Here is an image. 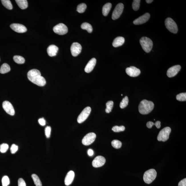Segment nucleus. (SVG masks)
<instances>
[{"mask_svg": "<svg viewBox=\"0 0 186 186\" xmlns=\"http://www.w3.org/2000/svg\"><path fill=\"white\" fill-rule=\"evenodd\" d=\"M27 77L30 81L37 86L43 87L46 84L45 79L41 76L40 71L38 70L33 69L29 71Z\"/></svg>", "mask_w": 186, "mask_h": 186, "instance_id": "nucleus-1", "label": "nucleus"}, {"mask_svg": "<svg viewBox=\"0 0 186 186\" xmlns=\"http://www.w3.org/2000/svg\"><path fill=\"white\" fill-rule=\"evenodd\" d=\"M154 107V104L152 101L143 100L139 104V112L142 114H147L151 112Z\"/></svg>", "mask_w": 186, "mask_h": 186, "instance_id": "nucleus-2", "label": "nucleus"}, {"mask_svg": "<svg viewBox=\"0 0 186 186\" xmlns=\"http://www.w3.org/2000/svg\"><path fill=\"white\" fill-rule=\"evenodd\" d=\"M140 42L143 49L145 52H150L153 45L151 40L147 37H143L140 39Z\"/></svg>", "mask_w": 186, "mask_h": 186, "instance_id": "nucleus-3", "label": "nucleus"}, {"mask_svg": "<svg viewBox=\"0 0 186 186\" xmlns=\"http://www.w3.org/2000/svg\"><path fill=\"white\" fill-rule=\"evenodd\" d=\"M157 173L154 169L146 171L143 175V180L146 183L150 184L155 180L157 177Z\"/></svg>", "mask_w": 186, "mask_h": 186, "instance_id": "nucleus-4", "label": "nucleus"}, {"mask_svg": "<svg viewBox=\"0 0 186 186\" xmlns=\"http://www.w3.org/2000/svg\"><path fill=\"white\" fill-rule=\"evenodd\" d=\"M171 131V130L169 127H166L162 129L159 132L158 135L157 136L158 141H162L163 142H165L168 140Z\"/></svg>", "mask_w": 186, "mask_h": 186, "instance_id": "nucleus-5", "label": "nucleus"}, {"mask_svg": "<svg viewBox=\"0 0 186 186\" xmlns=\"http://www.w3.org/2000/svg\"><path fill=\"white\" fill-rule=\"evenodd\" d=\"M166 28L171 33L177 34L178 31V27L177 24L172 18H167L165 21Z\"/></svg>", "mask_w": 186, "mask_h": 186, "instance_id": "nucleus-6", "label": "nucleus"}, {"mask_svg": "<svg viewBox=\"0 0 186 186\" xmlns=\"http://www.w3.org/2000/svg\"><path fill=\"white\" fill-rule=\"evenodd\" d=\"M91 108L87 107L84 108L79 114L77 119V122L79 124L82 123L87 119L91 112Z\"/></svg>", "mask_w": 186, "mask_h": 186, "instance_id": "nucleus-7", "label": "nucleus"}, {"mask_svg": "<svg viewBox=\"0 0 186 186\" xmlns=\"http://www.w3.org/2000/svg\"><path fill=\"white\" fill-rule=\"evenodd\" d=\"M96 135L93 132L90 133L86 135L82 140V142L84 145H89L94 142L96 139Z\"/></svg>", "mask_w": 186, "mask_h": 186, "instance_id": "nucleus-8", "label": "nucleus"}, {"mask_svg": "<svg viewBox=\"0 0 186 186\" xmlns=\"http://www.w3.org/2000/svg\"><path fill=\"white\" fill-rule=\"evenodd\" d=\"M53 31L56 34L62 35L67 34L68 29L66 25L62 23H60L54 27Z\"/></svg>", "mask_w": 186, "mask_h": 186, "instance_id": "nucleus-9", "label": "nucleus"}, {"mask_svg": "<svg viewBox=\"0 0 186 186\" xmlns=\"http://www.w3.org/2000/svg\"><path fill=\"white\" fill-rule=\"evenodd\" d=\"M124 9V5L122 3H119L116 7L112 13V18L113 20L118 19L122 15Z\"/></svg>", "mask_w": 186, "mask_h": 186, "instance_id": "nucleus-10", "label": "nucleus"}, {"mask_svg": "<svg viewBox=\"0 0 186 186\" xmlns=\"http://www.w3.org/2000/svg\"><path fill=\"white\" fill-rule=\"evenodd\" d=\"M82 50V46L78 43H73L71 45L70 50L71 54L74 57H76L80 54Z\"/></svg>", "mask_w": 186, "mask_h": 186, "instance_id": "nucleus-11", "label": "nucleus"}, {"mask_svg": "<svg viewBox=\"0 0 186 186\" xmlns=\"http://www.w3.org/2000/svg\"><path fill=\"white\" fill-rule=\"evenodd\" d=\"M3 107L7 113L11 116H14L15 111L14 107L11 102L7 101H4L3 103Z\"/></svg>", "mask_w": 186, "mask_h": 186, "instance_id": "nucleus-12", "label": "nucleus"}, {"mask_svg": "<svg viewBox=\"0 0 186 186\" xmlns=\"http://www.w3.org/2000/svg\"><path fill=\"white\" fill-rule=\"evenodd\" d=\"M106 159L101 156H98L95 157L92 162L93 167H99L103 166L105 163Z\"/></svg>", "mask_w": 186, "mask_h": 186, "instance_id": "nucleus-13", "label": "nucleus"}, {"mask_svg": "<svg viewBox=\"0 0 186 186\" xmlns=\"http://www.w3.org/2000/svg\"><path fill=\"white\" fill-rule=\"evenodd\" d=\"M126 72L130 77H136L140 74L141 71L140 70L134 66H131L126 68Z\"/></svg>", "mask_w": 186, "mask_h": 186, "instance_id": "nucleus-14", "label": "nucleus"}, {"mask_svg": "<svg viewBox=\"0 0 186 186\" xmlns=\"http://www.w3.org/2000/svg\"><path fill=\"white\" fill-rule=\"evenodd\" d=\"M150 15L148 13H146L142 16L140 17L134 21L133 23L135 25H139L144 24L148 21Z\"/></svg>", "mask_w": 186, "mask_h": 186, "instance_id": "nucleus-15", "label": "nucleus"}, {"mask_svg": "<svg viewBox=\"0 0 186 186\" xmlns=\"http://www.w3.org/2000/svg\"><path fill=\"white\" fill-rule=\"evenodd\" d=\"M181 69V66L179 65L171 67L167 71V76L169 78L174 77L180 70Z\"/></svg>", "mask_w": 186, "mask_h": 186, "instance_id": "nucleus-16", "label": "nucleus"}, {"mask_svg": "<svg viewBox=\"0 0 186 186\" xmlns=\"http://www.w3.org/2000/svg\"><path fill=\"white\" fill-rule=\"evenodd\" d=\"M10 27L13 31L17 33H23L27 31L26 27L22 24H13L11 25Z\"/></svg>", "mask_w": 186, "mask_h": 186, "instance_id": "nucleus-17", "label": "nucleus"}, {"mask_svg": "<svg viewBox=\"0 0 186 186\" xmlns=\"http://www.w3.org/2000/svg\"><path fill=\"white\" fill-rule=\"evenodd\" d=\"M74 173L72 171H70L68 173L65 178L64 183L66 185L68 186L72 183L74 180Z\"/></svg>", "mask_w": 186, "mask_h": 186, "instance_id": "nucleus-18", "label": "nucleus"}, {"mask_svg": "<svg viewBox=\"0 0 186 186\" xmlns=\"http://www.w3.org/2000/svg\"><path fill=\"white\" fill-rule=\"evenodd\" d=\"M96 59L95 58H93L88 62L84 69L86 72L89 73L91 72L94 69L96 64Z\"/></svg>", "mask_w": 186, "mask_h": 186, "instance_id": "nucleus-19", "label": "nucleus"}, {"mask_svg": "<svg viewBox=\"0 0 186 186\" xmlns=\"http://www.w3.org/2000/svg\"><path fill=\"white\" fill-rule=\"evenodd\" d=\"M58 51V48L54 45H51L48 47L47 52L48 54L50 57H54L57 55Z\"/></svg>", "mask_w": 186, "mask_h": 186, "instance_id": "nucleus-20", "label": "nucleus"}, {"mask_svg": "<svg viewBox=\"0 0 186 186\" xmlns=\"http://www.w3.org/2000/svg\"><path fill=\"white\" fill-rule=\"evenodd\" d=\"M124 41H125V39L124 37H118L114 39L112 43V45L114 47H118L122 45Z\"/></svg>", "mask_w": 186, "mask_h": 186, "instance_id": "nucleus-21", "label": "nucleus"}, {"mask_svg": "<svg viewBox=\"0 0 186 186\" xmlns=\"http://www.w3.org/2000/svg\"><path fill=\"white\" fill-rule=\"evenodd\" d=\"M112 4L110 3H108L104 5L102 8V14L105 16H107L110 11Z\"/></svg>", "mask_w": 186, "mask_h": 186, "instance_id": "nucleus-22", "label": "nucleus"}, {"mask_svg": "<svg viewBox=\"0 0 186 186\" xmlns=\"http://www.w3.org/2000/svg\"><path fill=\"white\" fill-rule=\"evenodd\" d=\"M15 1L21 9H26L28 7V3L26 0H16Z\"/></svg>", "mask_w": 186, "mask_h": 186, "instance_id": "nucleus-23", "label": "nucleus"}, {"mask_svg": "<svg viewBox=\"0 0 186 186\" xmlns=\"http://www.w3.org/2000/svg\"><path fill=\"white\" fill-rule=\"evenodd\" d=\"M11 70V68L6 63H4L1 66L0 69V73L4 74L9 72Z\"/></svg>", "mask_w": 186, "mask_h": 186, "instance_id": "nucleus-24", "label": "nucleus"}, {"mask_svg": "<svg viewBox=\"0 0 186 186\" xmlns=\"http://www.w3.org/2000/svg\"><path fill=\"white\" fill-rule=\"evenodd\" d=\"M81 28L83 29L86 30L89 33H92L93 31L92 26L87 23H83L81 25Z\"/></svg>", "mask_w": 186, "mask_h": 186, "instance_id": "nucleus-25", "label": "nucleus"}, {"mask_svg": "<svg viewBox=\"0 0 186 186\" xmlns=\"http://www.w3.org/2000/svg\"><path fill=\"white\" fill-rule=\"evenodd\" d=\"M31 177H32L34 184L36 186H42V183H41L40 179L36 174H33L31 175Z\"/></svg>", "mask_w": 186, "mask_h": 186, "instance_id": "nucleus-26", "label": "nucleus"}, {"mask_svg": "<svg viewBox=\"0 0 186 186\" xmlns=\"http://www.w3.org/2000/svg\"><path fill=\"white\" fill-rule=\"evenodd\" d=\"M13 59H14L15 62L18 64H23L25 62L24 58L21 56H15L13 57Z\"/></svg>", "mask_w": 186, "mask_h": 186, "instance_id": "nucleus-27", "label": "nucleus"}, {"mask_svg": "<svg viewBox=\"0 0 186 186\" xmlns=\"http://www.w3.org/2000/svg\"><path fill=\"white\" fill-rule=\"evenodd\" d=\"M114 104V102L112 101H108L106 103V108L105 110L106 113L108 114L111 112L113 107Z\"/></svg>", "mask_w": 186, "mask_h": 186, "instance_id": "nucleus-28", "label": "nucleus"}, {"mask_svg": "<svg viewBox=\"0 0 186 186\" xmlns=\"http://www.w3.org/2000/svg\"><path fill=\"white\" fill-rule=\"evenodd\" d=\"M3 6L9 10H11L13 9V7L12 4L10 1L9 0H2L1 1Z\"/></svg>", "mask_w": 186, "mask_h": 186, "instance_id": "nucleus-29", "label": "nucleus"}, {"mask_svg": "<svg viewBox=\"0 0 186 186\" xmlns=\"http://www.w3.org/2000/svg\"><path fill=\"white\" fill-rule=\"evenodd\" d=\"M111 145L114 148L118 149L122 147V142L117 140H114L111 142Z\"/></svg>", "mask_w": 186, "mask_h": 186, "instance_id": "nucleus-30", "label": "nucleus"}, {"mask_svg": "<svg viewBox=\"0 0 186 186\" xmlns=\"http://www.w3.org/2000/svg\"><path fill=\"white\" fill-rule=\"evenodd\" d=\"M153 125L155 126L156 127H157V129L160 128L161 126V122L160 121H157V122H156L155 123H154L153 122H147V127L150 129L151 128Z\"/></svg>", "mask_w": 186, "mask_h": 186, "instance_id": "nucleus-31", "label": "nucleus"}, {"mask_svg": "<svg viewBox=\"0 0 186 186\" xmlns=\"http://www.w3.org/2000/svg\"><path fill=\"white\" fill-rule=\"evenodd\" d=\"M129 99L127 96H126L123 99L122 102H120V107L121 108L124 109L127 107L128 104Z\"/></svg>", "mask_w": 186, "mask_h": 186, "instance_id": "nucleus-32", "label": "nucleus"}, {"mask_svg": "<svg viewBox=\"0 0 186 186\" xmlns=\"http://www.w3.org/2000/svg\"><path fill=\"white\" fill-rule=\"evenodd\" d=\"M87 8V5L84 3L80 4L77 7V11L80 13H84L86 11Z\"/></svg>", "mask_w": 186, "mask_h": 186, "instance_id": "nucleus-33", "label": "nucleus"}, {"mask_svg": "<svg viewBox=\"0 0 186 186\" xmlns=\"http://www.w3.org/2000/svg\"><path fill=\"white\" fill-rule=\"evenodd\" d=\"M140 0H134L132 3V6L133 9L134 11L138 10L140 5Z\"/></svg>", "mask_w": 186, "mask_h": 186, "instance_id": "nucleus-34", "label": "nucleus"}, {"mask_svg": "<svg viewBox=\"0 0 186 186\" xmlns=\"http://www.w3.org/2000/svg\"><path fill=\"white\" fill-rule=\"evenodd\" d=\"M177 100L180 101H184L186 100V93H182L177 94L176 96Z\"/></svg>", "mask_w": 186, "mask_h": 186, "instance_id": "nucleus-35", "label": "nucleus"}, {"mask_svg": "<svg viewBox=\"0 0 186 186\" xmlns=\"http://www.w3.org/2000/svg\"><path fill=\"white\" fill-rule=\"evenodd\" d=\"M112 130L114 132H119L125 130V128L124 126H115L112 128Z\"/></svg>", "mask_w": 186, "mask_h": 186, "instance_id": "nucleus-36", "label": "nucleus"}, {"mask_svg": "<svg viewBox=\"0 0 186 186\" xmlns=\"http://www.w3.org/2000/svg\"><path fill=\"white\" fill-rule=\"evenodd\" d=\"M9 148L8 144L6 143H3L0 145V152L2 153H5L7 151Z\"/></svg>", "mask_w": 186, "mask_h": 186, "instance_id": "nucleus-37", "label": "nucleus"}, {"mask_svg": "<svg viewBox=\"0 0 186 186\" xmlns=\"http://www.w3.org/2000/svg\"><path fill=\"white\" fill-rule=\"evenodd\" d=\"M3 186H8L10 183L9 177L7 176H4L2 179Z\"/></svg>", "mask_w": 186, "mask_h": 186, "instance_id": "nucleus-38", "label": "nucleus"}, {"mask_svg": "<svg viewBox=\"0 0 186 186\" xmlns=\"http://www.w3.org/2000/svg\"><path fill=\"white\" fill-rule=\"evenodd\" d=\"M51 132V128L50 126H47L45 129V134L47 138L50 137Z\"/></svg>", "mask_w": 186, "mask_h": 186, "instance_id": "nucleus-39", "label": "nucleus"}, {"mask_svg": "<svg viewBox=\"0 0 186 186\" xmlns=\"http://www.w3.org/2000/svg\"><path fill=\"white\" fill-rule=\"evenodd\" d=\"M18 150V147L17 145L15 144H12L11 148V153L15 154L16 153Z\"/></svg>", "mask_w": 186, "mask_h": 186, "instance_id": "nucleus-40", "label": "nucleus"}, {"mask_svg": "<svg viewBox=\"0 0 186 186\" xmlns=\"http://www.w3.org/2000/svg\"><path fill=\"white\" fill-rule=\"evenodd\" d=\"M18 186H26L25 182L24 179L22 178H20L18 180Z\"/></svg>", "mask_w": 186, "mask_h": 186, "instance_id": "nucleus-41", "label": "nucleus"}, {"mask_svg": "<svg viewBox=\"0 0 186 186\" xmlns=\"http://www.w3.org/2000/svg\"><path fill=\"white\" fill-rule=\"evenodd\" d=\"M39 124L41 126H44L46 125V122L44 118L39 119Z\"/></svg>", "mask_w": 186, "mask_h": 186, "instance_id": "nucleus-42", "label": "nucleus"}, {"mask_svg": "<svg viewBox=\"0 0 186 186\" xmlns=\"http://www.w3.org/2000/svg\"><path fill=\"white\" fill-rule=\"evenodd\" d=\"M178 186H186V179H184L180 181L179 182Z\"/></svg>", "mask_w": 186, "mask_h": 186, "instance_id": "nucleus-43", "label": "nucleus"}, {"mask_svg": "<svg viewBox=\"0 0 186 186\" xmlns=\"http://www.w3.org/2000/svg\"><path fill=\"white\" fill-rule=\"evenodd\" d=\"M88 153L90 156H92L94 154V152L92 149H89L88 151Z\"/></svg>", "mask_w": 186, "mask_h": 186, "instance_id": "nucleus-44", "label": "nucleus"}, {"mask_svg": "<svg viewBox=\"0 0 186 186\" xmlns=\"http://www.w3.org/2000/svg\"><path fill=\"white\" fill-rule=\"evenodd\" d=\"M146 1L148 4H150V3H152L153 1V0H147Z\"/></svg>", "mask_w": 186, "mask_h": 186, "instance_id": "nucleus-45", "label": "nucleus"}, {"mask_svg": "<svg viewBox=\"0 0 186 186\" xmlns=\"http://www.w3.org/2000/svg\"><path fill=\"white\" fill-rule=\"evenodd\" d=\"M122 95H123V94H122Z\"/></svg>", "mask_w": 186, "mask_h": 186, "instance_id": "nucleus-46", "label": "nucleus"}]
</instances>
